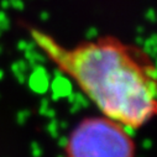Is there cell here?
Masks as SVG:
<instances>
[{"mask_svg":"<svg viewBox=\"0 0 157 157\" xmlns=\"http://www.w3.org/2000/svg\"><path fill=\"white\" fill-rule=\"evenodd\" d=\"M30 35L104 116L126 129H139L153 117L157 108L156 67L140 47L113 36L66 47L38 29H30Z\"/></svg>","mask_w":157,"mask_h":157,"instance_id":"1","label":"cell"},{"mask_svg":"<svg viewBox=\"0 0 157 157\" xmlns=\"http://www.w3.org/2000/svg\"><path fill=\"white\" fill-rule=\"evenodd\" d=\"M135 151L126 128L104 115L81 121L66 145L67 157H135Z\"/></svg>","mask_w":157,"mask_h":157,"instance_id":"2","label":"cell"}]
</instances>
